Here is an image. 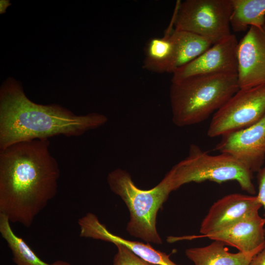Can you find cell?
<instances>
[{
    "label": "cell",
    "mask_w": 265,
    "mask_h": 265,
    "mask_svg": "<svg viewBox=\"0 0 265 265\" xmlns=\"http://www.w3.org/2000/svg\"><path fill=\"white\" fill-rule=\"evenodd\" d=\"M257 172L258 193L257 196L265 210V166L262 167Z\"/></svg>",
    "instance_id": "20"
},
{
    "label": "cell",
    "mask_w": 265,
    "mask_h": 265,
    "mask_svg": "<svg viewBox=\"0 0 265 265\" xmlns=\"http://www.w3.org/2000/svg\"><path fill=\"white\" fill-rule=\"evenodd\" d=\"M230 26L235 32L265 25V0H231Z\"/></svg>",
    "instance_id": "16"
},
{
    "label": "cell",
    "mask_w": 265,
    "mask_h": 265,
    "mask_svg": "<svg viewBox=\"0 0 265 265\" xmlns=\"http://www.w3.org/2000/svg\"><path fill=\"white\" fill-rule=\"evenodd\" d=\"M226 246L221 241L214 240L207 246L188 248L185 253L194 265H248L262 249L233 253L229 251Z\"/></svg>",
    "instance_id": "14"
},
{
    "label": "cell",
    "mask_w": 265,
    "mask_h": 265,
    "mask_svg": "<svg viewBox=\"0 0 265 265\" xmlns=\"http://www.w3.org/2000/svg\"><path fill=\"white\" fill-rule=\"evenodd\" d=\"M237 58L239 89L265 84V25L249 27L238 42Z\"/></svg>",
    "instance_id": "9"
},
{
    "label": "cell",
    "mask_w": 265,
    "mask_h": 265,
    "mask_svg": "<svg viewBox=\"0 0 265 265\" xmlns=\"http://www.w3.org/2000/svg\"><path fill=\"white\" fill-rule=\"evenodd\" d=\"M173 48L168 33L161 38H151L147 43L142 67L158 73H171Z\"/></svg>",
    "instance_id": "17"
},
{
    "label": "cell",
    "mask_w": 265,
    "mask_h": 265,
    "mask_svg": "<svg viewBox=\"0 0 265 265\" xmlns=\"http://www.w3.org/2000/svg\"><path fill=\"white\" fill-rule=\"evenodd\" d=\"M11 4L9 0H1L0 1V13L3 14L5 12L6 8Z\"/></svg>",
    "instance_id": "22"
},
{
    "label": "cell",
    "mask_w": 265,
    "mask_h": 265,
    "mask_svg": "<svg viewBox=\"0 0 265 265\" xmlns=\"http://www.w3.org/2000/svg\"><path fill=\"white\" fill-rule=\"evenodd\" d=\"M49 139L21 141L0 150V213L26 227L55 196L60 176Z\"/></svg>",
    "instance_id": "1"
},
{
    "label": "cell",
    "mask_w": 265,
    "mask_h": 265,
    "mask_svg": "<svg viewBox=\"0 0 265 265\" xmlns=\"http://www.w3.org/2000/svg\"><path fill=\"white\" fill-rule=\"evenodd\" d=\"M236 36H230L210 48L195 59L177 69L173 73L171 82L197 75L237 74Z\"/></svg>",
    "instance_id": "10"
},
{
    "label": "cell",
    "mask_w": 265,
    "mask_h": 265,
    "mask_svg": "<svg viewBox=\"0 0 265 265\" xmlns=\"http://www.w3.org/2000/svg\"><path fill=\"white\" fill-rule=\"evenodd\" d=\"M265 114V84L239 89L213 114L207 131L215 137L253 125Z\"/></svg>",
    "instance_id": "7"
},
{
    "label": "cell",
    "mask_w": 265,
    "mask_h": 265,
    "mask_svg": "<svg viewBox=\"0 0 265 265\" xmlns=\"http://www.w3.org/2000/svg\"><path fill=\"white\" fill-rule=\"evenodd\" d=\"M262 207L257 195H227L212 205L201 222L199 232L201 235H205L225 228L258 212Z\"/></svg>",
    "instance_id": "11"
},
{
    "label": "cell",
    "mask_w": 265,
    "mask_h": 265,
    "mask_svg": "<svg viewBox=\"0 0 265 265\" xmlns=\"http://www.w3.org/2000/svg\"><path fill=\"white\" fill-rule=\"evenodd\" d=\"M49 265H71L65 261H63L61 260H57L51 264H49Z\"/></svg>",
    "instance_id": "23"
},
{
    "label": "cell",
    "mask_w": 265,
    "mask_h": 265,
    "mask_svg": "<svg viewBox=\"0 0 265 265\" xmlns=\"http://www.w3.org/2000/svg\"><path fill=\"white\" fill-rule=\"evenodd\" d=\"M107 181L111 191L122 198L129 210L130 220L127 226L129 234L147 243L161 244L157 216L172 192L166 181L162 179L154 187L142 189L134 184L129 172L120 168L109 172Z\"/></svg>",
    "instance_id": "4"
},
{
    "label": "cell",
    "mask_w": 265,
    "mask_h": 265,
    "mask_svg": "<svg viewBox=\"0 0 265 265\" xmlns=\"http://www.w3.org/2000/svg\"><path fill=\"white\" fill-rule=\"evenodd\" d=\"M117 252L112 265H153L139 257L129 248L121 244H116Z\"/></svg>",
    "instance_id": "19"
},
{
    "label": "cell",
    "mask_w": 265,
    "mask_h": 265,
    "mask_svg": "<svg viewBox=\"0 0 265 265\" xmlns=\"http://www.w3.org/2000/svg\"><path fill=\"white\" fill-rule=\"evenodd\" d=\"M248 265H265V245L253 258Z\"/></svg>",
    "instance_id": "21"
},
{
    "label": "cell",
    "mask_w": 265,
    "mask_h": 265,
    "mask_svg": "<svg viewBox=\"0 0 265 265\" xmlns=\"http://www.w3.org/2000/svg\"><path fill=\"white\" fill-rule=\"evenodd\" d=\"M215 150L233 156L257 172L265 159V114L249 127L221 136Z\"/></svg>",
    "instance_id": "8"
},
{
    "label": "cell",
    "mask_w": 265,
    "mask_h": 265,
    "mask_svg": "<svg viewBox=\"0 0 265 265\" xmlns=\"http://www.w3.org/2000/svg\"><path fill=\"white\" fill-rule=\"evenodd\" d=\"M239 89L237 74L197 75L171 82L172 121L186 127L205 121Z\"/></svg>",
    "instance_id": "3"
},
{
    "label": "cell",
    "mask_w": 265,
    "mask_h": 265,
    "mask_svg": "<svg viewBox=\"0 0 265 265\" xmlns=\"http://www.w3.org/2000/svg\"><path fill=\"white\" fill-rule=\"evenodd\" d=\"M174 18L175 29L200 35L214 44L230 36L231 0H186Z\"/></svg>",
    "instance_id": "6"
},
{
    "label": "cell",
    "mask_w": 265,
    "mask_h": 265,
    "mask_svg": "<svg viewBox=\"0 0 265 265\" xmlns=\"http://www.w3.org/2000/svg\"><path fill=\"white\" fill-rule=\"evenodd\" d=\"M168 33L173 48L172 74L195 59L212 45L207 39L190 32L174 29Z\"/></svg>",
    "instance_id": "15"
},
{
    "label": "cell",
    "mask_w": 265,
    "mask_h": 265,
    "mask_svg": "<svg viewBox=\"0 0 265 265\" xmlns=\"http://www.w3.org/2000/svg\"><path fill=\"white\" fill-rule=\"evenodd\" d=\"M265 218L259 212L247 216L228 227L205 235L193 236L191 238H208L248 253L262 249L265 245Z\"/></svg>",
    "instance_id": "12"
},
{
    "label": "cell",
    "mask_w": 265,
    "mask_h": 265,
    "mask_svg": "<svg viewBox=\"0 0 265 265\" xmlns=\"http://www.w3.org/2000/svg\"><path fill=\"white\" fill-rule=\"evenodd\" d=\"M0 233L11 249L13 262L16 265H49L40 259L22 238L15 234L8 218L1 213Z\"/></svg>",
    "instance_id": "18"
},
{
    "label": "cell",
    "mask_w": 265,
    "mask_h": 265,
    "mask_svg": "<svg viewBox=\"0 0 265 265\" xmlns=\"http://www.w3.org/2000/svg\"><path fill=\"white\" fill-rule=\"evenodd\" d=\"M164 178L172 191L191 182L221 184L234 181L242 190L252 195L256 193L253 172L243 163L228 154L209 155L193 144L187 157L173 166Z\"/></svg>",
    "instance_id": "5"
},
{
    "label": "cell",
    "mask_w": 265,
    "mask_h": 265,
    "mask_svg": "<svg viewBox=\"0 0 265 265\" xmlns=\"http://www.w3.org/2000/svg\"><path fill=\"white\" fill-rule=\"evenodd\" d=\"M82 234L85 238L100 239L114 244H121L129 248L140 258L153 265H180L173 262L170 255L154 249L149 243L126 239L109 231L96 216L88 219L85 222Z\"/></svg>",
    "instance_id": "13"
},
{
    "label": "cell",
    "mask_w": 265,
    "mask_h": 265,
    "mask_svg": "<svg viewBox=\"0 0 265 265\" xmlns=\"http://www.w3.org/2000/svg\"><path fill=\"white\" fill-rule=\"evenodd\" d=\"M107 121L106 116L97 112L78 115L58 105L36 104L11 77L0 86V150L21 141L80 136Z\"/></svg>",
    "instance_id": "2"
}]
</instances>
